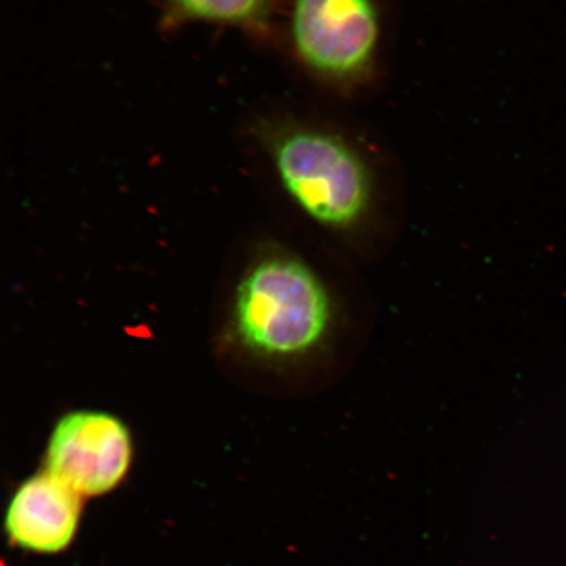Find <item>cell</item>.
<instances>
[{"label": "cell", "mask_w": 566, "mask_h": 566, "mask_svg": "<svg viewBox=\"0 0 566 566\" xmlns=\"http://www.w3.org/2000/svg\"><path fill=\"white\" fill-rule=\"evenodd\" d=\"M265 146L283 189L314 222L345 232L370 217L377 172L350 139L327 127L280 124L269 127Z\"/></svg>", "instance_id": "6da1fadb"}, {"label": "cell", "mask_w": 566, "mask_h": 566, "mask_svg": "<svg viewBox=\"0 0 566 566\" xmlns=\"http://www.w3.org/2000/svg\"><path fill=\"white\" fill-rule=\"evenodd\" d=\"M290 38L296 56L318 80L354 87L377 65L380 13L374 0H294Z\"/></svg>", "instance_id": "3957f363"}, {"label": "cell", "mask_w": 566, "mask_h": 566, "mask_svg": "<svg viewBox=\"0 0 566 566\" xmlns=\"http://www.w3.org/2000/svg\"><path fill=\"white\" fill-rule=\"evenodd\" d=\"M240 337L273 357H300L328 337L334 303L327 286L303 261L274 256L261 261L237 296Z\"/></svg>", "instance_id": "7a4b0ae2"}, {"label": "cell", "mask_w": 566, "mask_h": 566, "mask_svg": "<svg viewBox=\"0 0 566 566\" xmlns=\"http://www.w3.org/2000/svg\"><path fill=\"white\" fill-rule=\"evenodd\" d=\"M273 0H168L175 21H209L261 30L271 17Z\"/></svg>", "instance_id": "8992f818"}, {"label": "cell", "mask_w": 566, "mask_h": 566, "mask_svg": "<svg viewBox=\"0 0 566 566\" xmlns=\"http://www.w3.org/2000/svg\"><path fill=\"white\" fill-rule=\"evenodd\" d=\"M132 451L129 430L116 416L80 410L55 424L46 472L80 495L104 494L125 478Z\"/></svg>", "instance_id": "277c9868"}, {"label": "cell", "mask_w": 566, "mask_h": 566, "mask_svg": "<svg viewBox=\"0 0 566 566\" xmlns=\"http://www.w3.org/2000/svg\"><path fill=\"white\" fill-rule=\"evenodd\" d=\"M81 512V495L45 472L27 480L13 495L6 530L21 548L56 554L73 542Z\"/></svg>", "instance_id": "5b68a950"}]
</instances>
